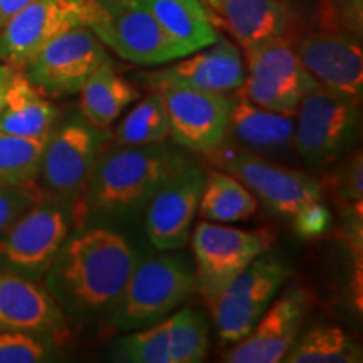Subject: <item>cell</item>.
Returning a JSON list of instances; mask_svg holds the SVG:
<instances>
[{
    "mask_svg": "<svg viewBox=\"0 0 363 363\" xmlns=\"http://www.w3.org/2000/svg\"><path fill=\"white\" fill-rule=\"evenodd\" d=\"M195 291V271L177 254H152L138 259L123 291L111 308L118 330H136L165 320Z\"/></svg>",
    "mask_w": 363,
    "mask_h": 363,
    "instance_id": "cell-3",
    "label": "cell"
},
{
    "mask_svg": "<svg viewBox=\"0 0 363 363\" xmlns=\"http://www.w3.org/2000/svg\"><path fill=\"white\" fill-rule=\"evenodd\" d=\"M170 136L169 116L160 91L143 98L116 130V145L162 143Z\"/></svg>",
    "mask_w": 363,
    "mask_h": 363,
    "instance_id": "cell-27",
    "label": "cell"
},
{
    "mask_svg": "<svg viewBox=\"0 0 363 363\" xmlns=\"http://www.w3.org/2000/svg\"><path fill=\"white\" fill-rule=\"evenodd\" d=\"M234 147L269 160L288 158L294 150V120L257 106L244 96L233 98L225 140Z\"/></svg>",
    "mask_w": 363,
    "mask_h": 363,
    "instance_id": "cell-20",
    "label": "cell"
},
{
    "mask_svg": "<svg viewBox=\"0 0 363 363\" xmlns=\"http://www.w3.org/2000/svg\"><path fill=\"white\" fill-rule=\"evenodd\" d=\"M330 189L342 206L363 202V157L360 150L331 172Z\"/></svg>",
    "mask_w": 363,
    "mask_h": 363,
    "instance_id": "cell-33",
    "label": "cell"
},
{
    "mask_svg": "<svg viewBox=\"0 0 363 363\" xmlns=\"http://www.w3.org/2000/svg\"><path fill=\"white\" fill-rule=\"evenodd\" d=\"M294 150L308 165L323 169L355 147L360 136V104L316 84L298 104Z\"/></svg>",
    "mask_w": 363,
    "mask_h": 363,
    "instance_id": "cell-7",
    "label": "cell"
},
{
    "mask_svg": "<svg viewBox=\"0 0 363 363\" xmlns=\"http://www.w3.org/2000/svg\"><path fill=\"white\" fill-rule=\"evenodd\" d=\"M293 49L311 78L338 96L362 104L363 54L362 40L337 30H299Z\"/></svg>",
    "mask_w": 363,
    "mask_h": 363,
    "instance_id": "cell-13",
    "label": "cell"
},
{
    "mask_svg": "<svg viewBox=\"0 0 363 363\" xmlns=\"http://www.w3.org/2000/svg\"><path fill=\"white\" fill-rule=\"evenodd\" d=\"M311 298L301 284H291L269 308L254 328L227 352L229 363H278L283 362L301 330Z\"/></svg>",
    "mask_w": 363,
    "mask_h": 363,
    "instance_id": "cell-17",
    "label": "cell"
},
{
    "mask_svg": "<svg viewBox=\"0 0 363 363\" xmlns=\"http://www.w3.org/2000/svg\"><path fill=\"white\" fill-rule=\"evenodd\" d=\"M138 259L120 233L83 227L69 234L43 281L67 315H99L115 306Z\"/></svg>",
    "mask_w": 363,
    "mask_h": 363,
    "instance_id": "cell-1",
    "label": "cell"
},
{
    "mask_svg": "<svg viewBox=\"0 0 363 363\" xmlns=\"http://www.w3.org/2000/svg\"><path fill=\"white\" fill-rule=\"evenodd\" d=\"M274 238L269 227L247 230L214 222L197 224L192 234L195 291L211 306L235 276L269 251Z\"/></svg>",
    "mask_w": 363,
    "mask_h": 363,
    "instance_id": "cell-8",
    "label": "cell"
},
{
    "mask_svg": "<svg viewBox=\"0 0 363 363\" xmlns=\"http://www.w3.org/2000/svg\"><path fill=\"white\" fill-rule=\"evenodd\" d=\"M78 212L43 194L0 235V269L43 281L72 233Z\"/></svg>",
    "mask_w": 363,
    "mask_h": 363,
    "instance_id": "cell-5",
    "label": "cell"
},
{
    "mask_svg": "<svg viewBox=\"0 0 363 363\" xmlns=\"http://www.w3.org/2000/svg\"><path fill=\"white\" fill-rule=\"evenodd\" d=\"M257 199L242 182L224 170H211L203 185L199 214L203 220L238 222L256 214Z\"/></svg>",
    "mask_w": 363,
    "mask_h": 363,
    "instance_id": "cell-25",
    "label": "cell"
},
{
    "mask_svg": "<svg viewBox=\"0 0 363 363\" xmlns=\"http://www.w3.org/2000/svg\"><path fill=\"white\" fill-rule=\"evenodd\" d=\"M189 158L162 143L116 145L101 152L83 199V211L99 217H133Z\"/></svg>",
    "mask_w": 363,
    "mask_h": 363,
    "instance_id": "cell-2",
    "label": "cell"
},
{
    "mask_svg": "<svg viewBox=\"0 0 363 363\" xmlns=\"http://www.w3.org/2000/svg\"><path fill=\"white\" fill-rule=\"evenodd\" d=\"M84 26L121 59L138 66L165 65L190 54L135 0H88Z\"/></svg>",
    "mask_w": 363,
    "mask_h": 363,
    "instance_id": "cell-4",
    "label": "cell"
},
{
    "mask_svg": "<svg viewBox=\"0 0 363 363\" xmlns=\"http://www.w3.org/2000/svg\"><path fill=\"white\" fill-rule=\"evenodd\" d=\"M172 363H201L208 350L207 321L201 311L184 308L170 316Z\"/></svg>",
    "mask_w": 363,
    "mask_h": 363,
    "instance_id": "cell-29",
    "label": "cell"
},
{
    "mask_svg": "<svg viewBox=\"0 0 363 363\" xmlns=\"http://www.w3.org/2000/svg\"><path fill=\"white\" fill-rule=\"evenodd\" d=\"M217 16L242 49L274 38L293 40L301 24L293 0H222Z\"/></svg>",
    "mask_w": 363,
    "mask_h": 363,
    "instance_id": "cell-21",
    "label": "cell"
},
{
    "mask_svg": "<svg viewBox=\"0 0 363 363\" xmlns=\"http://www.w3.org/2000/svg\"><path fill=\"white\" fill-rule=\"evenodd\" d=\"M291 272L288 262L267 251L235 276L211 305L222 342L238 343L246 337Z\"/></svg>",
    "mask_w": 363,
    "mask_h": 363,
    "instance_id": "cell-11",
    "label": "cell"
},
{
    "mask_svg": "<svg viewBox=\"0 0 363 363\" xmlns=\"http://www.w3.org/2000/svg\"><path fill=\"white\" fill-rule=\"evenodd\" d=\"M291 219L294 230H296L298 235L305 239L325 235L331 227L330 208L325 206L323 201L308 203L306 207L298 211Z\"/></svg>",
    "mask_w": 363,
    "mask_h": 363,
    "instance_id": "cell-35",
    "label": "cell"
},
{
    "mask_svg": "<svg viewBox=\"0 0 363 363\" xmlns=\"http://www.w3.org/2000/svg\"><path fill=\"white\" fill-rule=\"evenodd\" d=\"M220 170L234 175L274 214L293 217L308 203L323 201V185L305 172L286 169L238 147L207 153Z\"/></svg>",
    "mask_w": 363,
    "mask_h": 363,
    "instance_id": "cell-10",
    "label": "cell"
},
{
    "mask_svg": "<svg viewBox=\"0 0 363 363\" xmlns=\"http://www.w3.org/2000/svg\"><path fill=\"white\" fill-rule=\"evenodd\" d=\"M244 51L247 76L238 94L264 110L293 116L303 96L318 83L303 67L291 39H267Z\"/></svg>",
    "mask_w": 363,
    "mask_h": 363,
    "instance_id": "cell-9",
    "label": "cell"
},
{
    "mask_svg": "<svg viewBox=\"0 0 363 363\" xmlns=\"http://www.w3.org/2000/svg\"><path fill=\"white\" fill-rule=\"evenodd\" d=\"M362 202L342 206V235L345 242L352 249L358 264H362L363 252V224H362Z\"/></svg>",
    "mask_w": 363,
    "mask_h": 363,
    "instance_id": "cell-36",
    "label": "cell"
},
{
    "mask_svg": "<svg viewBox=\"0 0 363 363\" xmlns=\"http://www.w3.org/2000/svg\"><path fill=\"white\" fill-rule=\"evenodd\" d=\"M108 140L110 131L93 126L81 113L54 126L38 175L43 194L83 211L91 174Z\"/></svg>",
    "mask_w": 363,
    "mask_h": 363,
    "instance_id": "cell-6",
    "label": "cell"
},
{
    "mask_svg": "<svg viewBox=\"0 0 363 363\" xmlns=\"http://www.w3.org/2000/svg\"><path fill=\"white\" fill-rule=\"evenodd\" d=\"M0 330L48 335L61 342L69 328L66 313L43 281L0 269Z\"/></svg>",
    "mask_w": 363,
    "mask_h": 363,
    "instance_id": "cell-19",
    "label": "cell"
},
{
    "mask_svg": "<svg viewBox=\"0 0 363 363\" xmlns=\"http://www.w3.org/2000/svg\"><path fill=\"white\" fill-rule=\"evenodd\" d=\"M170 338V318H167L118 340L116 357L131 363H172Z\"/></svg>",
    "mask_w": 363,
    "mask_h": 363,
    "instance_id": "cell-30",
    "label": "cell"
},
{
    "mask_svg": "<svg viewBox=\"0 0 363 363\" xmlns=\"http://www.w3.org/2000/svg\"><path fill=\"white\" fill-rule=\"evenodd\" d=\"M79 94V113L96 128H108L140 98V91L118 74L110 59L89 76Z\"/></svg>",
    "mask_w": 363,
    "mask_h": 363,
    "instance_id": "cell-24",
    "label": "cell"
},
{
    "mask_svg": "<svg viewBox=\"0 0 363 363\" xmlns=\"http://www.w3.org/2000/svg\"><path fill=\"white\" fill-rule=\"evenodd\" d=\"M57 340L29 331L0 330V363H45L59 358Z\"/></svg>",
    "mask_w": 363,
    "mask_h": 363,
    "instance_id": "cell-31",
    "label": "cell"
},
{
    "mask_svg": "<svg viewBox=\"0 0 363 363\" xmlns=\"http://www.w3.org/2000/svg\"><path fill=\"white\" fill-rule=\"evenodd\" d=\"M40 197L43 190L38 182L22 185H0V235Z\"/></svg>",
    "mask_w": 363,
    "mask_h": 363,
    "instance_id": "cell-34",
    "label": "cell"
},
{
    "mask_svg": "<svg viewBox=\"0 0 363 363\" xmlns=\"http://www.w3.org/2000/svg\"><path fill=\"white\" fill-rule=\"evenodd\" d=\"M320 27L362 40L363 0H320Z\"/></svg>",
    "mask_w": 363,
    "mask_h": 363,
    "instance_id": "cell-32",
    "label": "cell"
},
{
    "mask_svg": "<svg viewBox=\"0 0 363 363\" xmlns=\"http://www.w3.org/2000/svg\"><path fill=\"white\" fill-rule=\"evenodd\" d=\"M201 2H202L203 6H206L207 9H211L212 12L217 13V12H219V7H220L222 0H201Z\"/></svg>",
    "mask_w": 363,
    "mask_h": 363,
    "instance_id": "cell-39",
    "label": "cell"
},
{
    "mask_svg": "<svg viewBox=\"0 0 363 363\" xmlns=\"http://www.w3.org/2000/svg\"><path fill=\"white\" fill-rule=\"evenodd\" d=\"M147 9L167 34L192 54L216 43L214 19L201 0H135Z\"/></svg>",
    "mask_w": 363,
    "mask_h": 363,
    "instance_id": "cell-23",
    "label": "cell"
},
{
    "mask_svg": "<svg viewBox=\"0 0 363 363\" xmlns=\"http://www.w3.org/2000/svg\"><path fill=\"white\" fill-rule=\"evenodd\" d=\"M88 0H35L0 29V61L24 66L59 34L84 26Z\"/></svg>",
    "mask_w": 363,
    "mask_h": 363,
    "instance_id": "cell-16",
    "label": "cell"
},
{
    "mask_svg": "<svg viewBox=\"0 0 363 363\" xmlns=\"http://www.w3.org/2000/svg\"><path fill=\"white\" fill-rule=\"evenodd\" d=\"M362 347L335 325H315L298 335L286 363H360Z\"/></svg>",
    "mask_w": 363,
    "mask_h": 363,
    "instance_id": "cell-26",
    "label": "cell"
},
{
    "mask_svg": "<svg viewBox=\"0 0 363 363\" xmlns=\"http://www.w3.org/2000/svg\"><path fill=\"white\" fill-rule=\"evenodd\" d=\"M13 72H16V67L6 65V62H0V110H2L4 96H6L7 86L11 83Z\"/></svg>",
    "mask_w": 363,
    "mask_h": 363,
    "instance_id": "cell-38",
    "label": "cell"
},
{
    "mask_svg": "<svg viewBox=\"0 0 363 363\" xmlns=\"http://www.w3.org/2000/svg\"><path fill=\"white\" fill-rule=\"evenodd\" d=\"M169 116L170 136L179 147L211 153L225 142L233 98L180 86H160Z\"/></svg>",
    "mask_w": 363,
    "mask_h": 363,
    "instance_id": "cell-15",
    "label": "cell"
},
{
    "mask_svg": "<svg viewBox=\"0 0 363 363\" xmlns=\"http://www.w3.org/2000/svg\"><path fill=\"white\" fill-rule=\"evenodd\" d=\"M206 179L203 167L187 160L150 199L145 207V229L158 251H174L187 244Z\"/></svg>",
    "mask_w": 363,
    "mask_h": 363,
    "instance_id": "cell-14",
    "label": "cell"
},
{
    "mask_svg": "<svg viewBox=\"0 0 363 363\" xmlns=\"http://www.w3.org/2000/svg\"><path fill=\"white\" fill-rule=\"evenodd\" d=\"M48 138H26L0 131V185L38 182Z\"/></svg>",
    "mask_w": 363,
    "mask_h": 363,
    "instance_id": "cell-28",
    "label": "cell"
},
{
    "mask_svg": "<svg viewBox=\"0 0 363 363\" xmlns=\"http://www.w3.org/2000/svg\"><path fill=\"white\" fill-rule=\"evenodd\" d=\"M104 44L88 26L59 34L26 62V78L40 93L78 94L89 76L108 61Z\"/></svg>",
    "mask_w": 363,
    "mask_h": 363,
    "instance_id": "cell-12",
    "label": "cell"
},
{
    "mask_svg": "<svg viewBox=\"0 0 363 363\" xmlns=\"http://www.w3.org/2000/svg\"><path fill=\"white\" fill-rule=\"evenodd\" d=\"M57 120V108L40 94L26 74L13 72L0 110V131L26 138H48Z\"/></svg>",
    "mask_w": 363,
    "mask_h": 363,
    "instance_id": "cell-22",
    "label": "cell"
},
{
    "mask_svg": "<svg viewBox=\"0 0 363 363\" xmlns=\"http://www.w3.org/2000/svg\"><path fill=\"white\" fill-rule=\"evenodd\" d=\"M194 56L180 57L175 65L150 72L148 84L153 89L160 86H180L208 93H233L246 78L240 51L225 38H217L207 48L192 52Z\"/></svg>",
    "mask_w": 363,
    "mask_h": 363,
    "instance_id": "cell-18",
    "label": "cell"
},
{
    "mask_svg": "<svg viewBox=\"0 0 363 363\" xmlns=\"http://www.w3.org/2000/svg\"><path fill=\"white\" fill-rule=\"evenodd\" d=\"M33 2H35V0H0V29H2L17 12H21L22 9Z\"/></svg>",
    "mask_w": 363,
    "mask_h": 363,
    "instance_id": "cell-37",
    "label": "cell"
}]
</instances>
